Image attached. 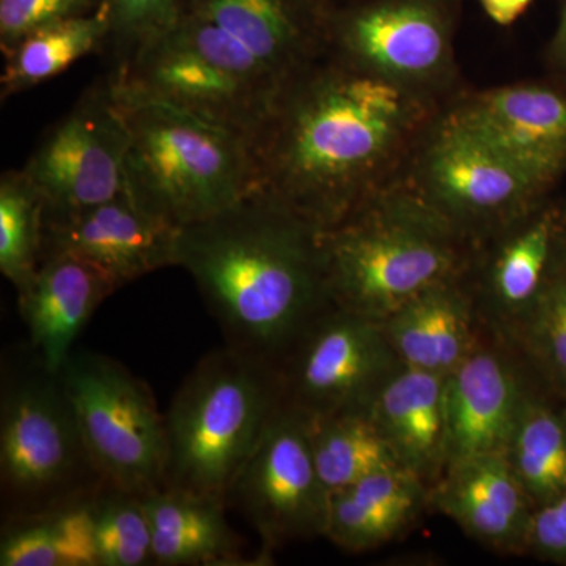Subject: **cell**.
<instances>
[{"mask_svg": "<svg viewBox=\"0 0 566 566\" xmlns=\"http://www.w3.org/2000/svg\"><path fill=\"white\" fill-rule=\"evenodd\" d=\"M446 107L329 51L279 95L249 140L253 191L331 229L403 177Z\"/></svg>", "mask_w": 566, "mask_h": 566, "instance_id": "obj_1", "label": "cell"}, {"mask_svg": "<svg viewBox=\"0 0 566 566\" xmlns=\"http://www.w3.org/2000/svg\"><path fill=\"white\" fill-rule=\"evenodd\" d=\"M126 151L128 128L106 80L44 136L22 172L39 189L44 211L82 210L125 191Z\"/></svg>", "mask_w": 566, "mask_h": 566, "instance_id": "obj_13", "label": "cell"}, {"mask_svg": "<svg viewBox=\"0 0 566 566\" xmlns=\"http://www.w3.org/2000/svg\"><path fill=\"white\" fill-rule=\"evenodd\" d=\"M461 0H352L334 9L331 52L357 69L449 104L460 77Z\"/></svg>", "mask_w": 566, "mask_h": 566, "instance_id": "obj_9", "label": "cell"}, {"mask_svg": "<svg viewBox=\"0 0 566 566\" xmlns=\"http://www.w3.org/2000/svg\"><path fill=\"white\" fill-rule=\"evenodd\" d=\"M59 375L103 482L139 497L166 485V419L147 382L92 352L71 353Z\"/></svg>", "mask_w": 566, "mask_h": 566, "instance_id": "obj_8", "label": "cell"}, {"mask_svg": "<svg viewBox=\"0 0 566 566\" xmlns=\"http://www.w3.org/2000/svg\"><path fill=\"white\" fill-rule=\"evenodd\" d=\"M178 230L142 211L129 193L66 212L44 211L43 253L61 252L93 264L118 289L174 266Z\"/></svg>", "mask_w": 566, "mask_h": 566, "instance_id": "obj_15", "label": "cell"}, {"mask_svg": "<svg viewBox=\"0 0 566 566\" xmlns=\"http://www.w3.org/2000/svg\"><path fill=\"white\" fill-rule=\"evenodd\" d=\"M468 129L551 189L566 172V92L545 82H517L460 92L444 109Z\"/></svg>", "mask_w": 566, "mask_h": 566, "instance_id": "obj_14", "label": "cell"}, {"mask_svg": "<svg viewBox=\"0 0 566 566\" xmlns=\"http://www.w3.org/2000/svg\"><path fill=\"white\" fill-rule=\"evenodd\" d=\"M527 316L532 344L556 385L566 394V237L553 271Z\"/></svg>", "mask_w": 566, "mask_h": 566, "instance_id": "obj_31", "label": "cell"}, {"mask_svg": "<svg viewBox=\"0 0 566 566\" xmlns=\"http://www.w3.org/2000/svg\"><path fill=\"white\" fill-rule=\"evenodd\" d=\"M117 290L103 271L77 256L61 252L41 256L35 274L18 292V304L31 352L48 370H62L85 324Z\"/></svg>", "mask_w": 566, "mask_h": 566, "instance_id": "obj_16", "label": "cell"}, {"mask_svg": "<svg viewBox=\"0 0 566 566\" xmlns=\"http://www.w3.org/2000/svg\"><path fill=\"white\" fill-rule=\"evenodd\" d=\"M109 84L128 128L125 189L142 211L181 230L253 191L255 172L244 136L175 104Z\"/></svg>", "mask_w": 566, "mask_h": 566, "instance_id": "obj_5", "label": "cell"}, {"mask_svg": "<svg viewBox=\"0 0 566 566\" xmlns=\"http://www.w3.org/2000/svg\"><path fill=\"white\" fill-rule=\"evenodd\" d=\"M88 509L98 566L153 564L150 521L139 495L104 483Z\"/></svg>", "mask_w": 566, "mask_h": 566, "instance_id": "obj_29", "label": "cell"}, {"mask_svg": "<svg viewBox=\"0 0 566 566\" xmlns=\"http://www.w3.org/2000/svg\"><path fill=\"white\" fill-rule=\"evenodd\" d=\"M524 403L515 378L499 357L469 354L446 379L447 465L506 453Z\"/></svg>", "mask_w": 566, "mask_h": 566, "instance_id": "obj_17", "label": "cell"}, {"mask_svg": "<svg viewBox=\"0 0 566 566\" xmlns=\"http://www.w3.org/2000/svg\"><path fill=\"white\" fill-rule=\"evenodd\" d=\"M532 2L534 0H479L486 17L502 28L520 20Z\"/></svg>", "mask_w": 566, "mask_h": 566, "instance_id": "obj_34", "label": "cell"}, {"mask_svg": "<svg viewBox=\"0 0 566 566\" xmlns=\"http://www.w3.org/2000/svg\"><path fill=\"white\" fill-rule=\"evenodd\" d=\"M423 480L398 464L331 494L326 535L346 551L371 549L403 531L423 504Z\"/></svg>", "mask_w": 566, "mask_h": 566, "instance_id": "obj_22", "label": "cell"}, {"mask_svg": "<svg viewBox=\"0 0 566 566\" xmlns=\"http://www.w3.org/2000/svg\"><path fill=\"white\" fill-rule=\"evenodd\" d=\"M329 491L316 469L307 417L282 405L230 488L237 509L273 549L296 538L326 535Z\"/></svg>", "mask_w": 566, "mask_h": 566, "instance_id": "obj_12", "label": "cell"}, {"mask_svg": "<svg viewBox=\"0 0 566 566\" xmlns=\"http://www.w3.org/2000/svg\"><path fill=\"white\" fill-rule=\"evenodd\" d=\"M543 205L502 230V240L491 256V293L499 305L515 314L531 311L564 245L566 218Z\"/></svg>", "mask_w": 566, "mask_h": 566, "instance_id": "obj_23", "label": "cell"}, {"mask_svg": "<svg viewBox=\"0 0 566 566\" xmlns=\"http://www.w3.org/2000/svg\"><path fill=\"white\" fill-rule=\"evenodd\" d=\"M103 485L61 375L35 354L31 363L6 370L0 395L3 521L81 501Z\"/></svg>", "mask_w": 566, "mask_h": 566, "instance_id": "obj_7", "label": "cell"}, {"mask_svg": "<svg viewBox=\"0 0 566 566\" xmlns=\"http://www.w3.org/2000/svg\"><path fill=\"white\" fill-rule=\"evenodd\" d=\"M44 202L21 170L0 180V273L20 292L31 281L43 253Z\"/></svg>", "mask_w": 566, "mask_h": 566, "instance_id": "obj_28", "label": "cell"}, {"mask_svg": "<svg viewBox=\"0 0 566 566\" xmlns=\"http://www.w3.org/2000/svg\"><path fill=\"white\" fill-rule=\"evenodd\" d=\"M334 9L331 0H189L156 40L200 91L263 120L329 52Z\"/></svg>", "mask_w": 566, "mask_h": 566, "instance_id": "obj_3", "label": "cell"}, {"mask_svg": "<svg viewBox=\"0 0 566 566\" xmlns=\"http://www.w3.org/2000/svg\"><path fill=\"white\" fill-rule=\"evenodd\" d=\"M465 241L400 178L323 230L331 304L382 323L424 290L457 281Z\"/></svg>", "mask_w": 566, "mask_h": 566, "instance_id": "obj_4", "label": "cell"}, {"mask_svg": "<svg viewBox=\"0 0 566 566\" xmlns=\"http://www.w3.org/2000/svg\"><path fill=\"white\" fill-rule=\"evenodd\" d=\"M506 457L536 506L566 493V417L526 401Z\"/></svg>", "mask_w": 566, "mask_h": 566, "instance_id": "obj_27", "label": "cell"}, {"mask_svg": "<svg viewBox=\"0 0 566 566\" xmlns=\"http://www.w3.org/2000/svg\"><path fill=\"white\" fill-rule=\"evenodd\" d=\"M283 405L277 365L226 345L199 360L167 409L166 485L227 504Z\"/></svg>", "mask_w": 566, "mask_h": 566, "instance_id": "obj_6", "label": "cell"}, {"mask_svg": "<svg viewBox=\"0 0 566 566\" xmlns=\"http://www.w3.org/2000/svg\"><path fill=\"white\" fill-rule=\"evenodd\" d=\"M446 379L401 365L368 406L400 464L422 480L447 468Z\"/></svg>", "mask_w": 566, "mask_h": 566, "instance_id": "obj_19", "label": "cell"}, {"mask_svg": "<svg viewBox=\"0 0 566 566\" xmlns=\"http://www.w3.org/2000/svg\"><path fill=\"white\" fill-rule=\"evenodd\" d=\"M189 0H102L109 20V35L104 43L112 71L123 69L145 46L161 36L181 17Z\"/></svg>", "mask_w": 566, "mask_h": 566, "instance_id": "obj_30", "label": "cell"}, {"mask_svg": "<svg viewBox=\"0 0 566 566\" xmlns=\"http://www.w3.org/2000/svg\"><path fill=\"white\" fill-rule=\"evenodd\" d=\"M151 528L153 565H248L240 536L230 527L227 504L216 499L163 486L144 495Z\"/></svg>", "mask_w": 566, "mask_h": 566, "instance_id": "obj_20", "label": "cell"}, {"mask_svg": "<svg viewBox=\"0 0 566 566\" xmlns=\"http://www.w3.org/2000/svg\"><path fill=\"white\" fill-rule=\"evenodd\" d=\"M107 35L109 20L102 6L93 13L54 22L29 33L3 52V98L59 76L93 51H103Z\"/></svg>", "mask_w": 566, "mask_h": 566, "instance_id": "obj_26", "label": "cell"}, {"mask_svg": "<svg viewBox=\"0 0 566 566\" xmlns=\"http://www.w3.org/2000/svg\"><path fill=\"white\" fill-rule=\"evenodd\" d=\"M174 266L191 275L226 345L275 365L333 305L323 230L255 191L178 230Z\"/></svg>", "mask_w": 566, "mask_h": 566, "instance_id": "obj_2", "label": "cell"}, {"mask_svg": "<svg viewBox=\"0 0 566 566\" xmlns=\"http://www.w3.org/2000/svg\"><path fill=\"white\" fill-rule=\"evenodd\" d=\"M401 181L464 240L501 233L549 191L444 111L417 145Z\"/></svg>", "mask_w": 566, "mask_h": 566, "instance_id": "obj_10", "label": "cell"}, {"mask_svg": "<svg viewBox=\"0 0 566 566\" xmlns=\"http://www.w3.org/2000/svg\"><path fill=\"white\" fill-rule=\"evenodd\" d=\"M527 546L538 556L566 564V493L535 510Z\"/></svg>", "mask_w": 566, "mask_h": 566, "instance_id": "obj_33", "label": "cell"}, {"mask_svg": "<svg viewBox=\"0 0 566 566\" xmlns=\"http://www.w3.org/2000/svg\"><path fill=\"white\" fill-rule=\"evenodd\" d=\"M99 3L102 0H0L2 52L44 25L93 13Z\"/></svg>", "mask_w": 566, "mask_h": 566, "instance_id": "obj_32", "label": "cell"}, {"mask_svg": "<svg viewBox=\"0 0 566 566\" xmlns=\"http://www.w3.org/2000/svg\"><path fill=\"white\" fill-rule=\"evenodd\" d=\"M433 497L447 516L486 545L506 549L527 546L534 502L506 453L447 465Z\"/></svg>", "mask_w": 566, "mask_h": 566, "instance_id": "obj_18", "label": "cell"}, {"mask_svg": "<svg viewBox=\"0 0 566 566\" xmlns=\"http://www.w3.org/2000/svg\"><path fill=\"white\" fill-rule=\"evenodd\" d=\"M457 282L424 290L382 322L401 365L449 376L468 359L469 305Z\"/></svg>", "mask_w": 566, "mask_h": 566, "instance_id": "obj_21", "label": "cell"}, {"mask_svg": "<svg viewBox=\"0 0 566 566\" xmlns=\"http://www.w3.org/2000/svg\"><path fill=\"white\" fill-rule=\"evenodd\" d=\"M3 521L2 566H98L91 497Z\"/></svg>", "mask_w": 566, "mask_h": 566, "instance_id": "obj_24", "label": "cell"}, {"mask_svg": "<svg viewBox=\"0 0 566 566\" xmlns=\"http://www.w3.org/2000/svg\"><path fill=\"white\" fill-rule=\"evenodd\" d=\"M307 428L316 469L329 494L400 464L368 408L307 417Z\"/></svg>", "mask_w": 566, "mask_h": 566, "instance_id": "obj_25", "label": "cell"}, {"mask_svg": "<svg viewBox=\"0 0 566 566\" xmlns=\"http://www.w3.org/2000/svg\"><path fill=\"white\" fill-rule=\"evenodd\" d=\"M394 359L382 323L331 305L277 365L283 405L307 417L368 408Z\"/></svg>", "mask_w": 566, "mask_h": 566, "instance_id": "obj_11", "label": "cell"}, {"mask_svg": "<svg viewBox=\"0 0 566 566\" xmlns=\"http://www.w3.org/2000/svg\"><path fill=\"white\" fill-rule=\"evenodd\" d=\"M335 7L342 6V3L352 2V0H331Z\"/></svg>", "mask_w": 566, "mask_h": 566, "instance_id": "obj_36", "label": "cell"}, {"mask_svg": "<svg viewBox=\"0 0 566 566\" xmlns=\"http://www.w3.org/2000/svg\"><path fill=\"white\" fill-rule=\"evenodd\" d=\"M549 57L558 70L566 73V0H564V7H562L557 31L554 33L553 41H551Z\"/></svg>", "mask_w": 566, "mask_h": 566, "instance_id": "obj_35", "label": "cell"}]
</instances>
